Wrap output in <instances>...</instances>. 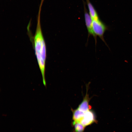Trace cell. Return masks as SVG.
<instances>
[{
  "mask_svg": "<svg viewBox=\"0 0 132 132\" xmlns=\"http://www.w3.org/2000/svg\"><path fill=\"white\" fill-rule=\"evenodd\" d=\"M92 27L93 32L97 36H98L105 43L103 35L106 28L99 19L92 20Z\"/></svg>",
  "mask_w": 132,
  "mask_h": 132,
  "instance_id": "cell-2",
  "label": "cell"
},
{
  "mask_svg": "<svg viewBox=\"0 0 132 132\" xmlns=\"http://www.w3.org/2000/svg\"><path fill=\"white\" fill-rule=\"evenodd\" d=\"M41 12H38L37 25L34 37L35 53L42 76L43 84L46 86L45 77L46 50L45 44L42 33L40 23Z\"/></svg>",
  "mask_w": 132,
  "mask_h": 132,
  "instance_id": "cell-1",
  "label": "cell"
},
{
  "mask_svg": "<svg viewBox=\"0 0 132 132\" xmlns=\"http://www.w3.org/2000/svg\"><path fill=\"white\" fill-rule=\"evenodd\" d=\"M72 124L74 127L73 132H83L84 131L85 127L80 122L73 121Z\"/></svg>",
  "mask_w": 132,
  "mask_h": 132,
  "instance_id": "cell-8",
  "label": "cell"
},
{
  "mask_svg": "<svg viewBox=\"0 0 132 132\" xmlns=\"http://www.w3.org/2000/svg\"><path fill=\"white\" fill-rule=\"evenodd\" d=\"M87 92L86 95L84 98L82 102L79 105L78 109L84 112L89 110L91 107L89 105V102L90 98L87 93L88 89H87Z\"/></svg>",
  "mask_w": 132,
  "mask_h": 132,
  "instance_id": "cell-5",
  "label": "cell"
},
{
  "mask_svg": "<svg viewBox=\"0 0 132 132\" xmlns=\"http://www.w3.org/2000/svg\"><path fill=\"white\" fill-rule=\"evenodd\" d=\"M83 3L84 8V15L85 20L86 27L88 32V37L91 35H92L95 40V43H96L97 36L94 33L92 29V20L91 17L89 13L88 12L86 8L85 2L83 0Z\"/></svg>",
  "mask_w": 132,
  "mask_h": 132,
  "instance_id": "cell-3",
  "label": "cell"
},
{
  "mask_svg": "<svg viewBox=\"0 0 132 132\" xmlns=\"http://www.w3.org/2000/svg\"><path fill=\"white\" fill-rule=\"evenodd\" d=\"M73 113L72 119L74 121L79 122L83 118L85 112L82 111L78 109L75 110L72 109Z\"/></svg>",
  "mask_w": 132,
  "mask_h": 132,
  "instance_id": "cell-7",
  "label": "cell"
},
{
  "mask_svg": "<svg viewBox=\"0 0 132 132\" xmlns=\"http://www.w3.org/2000/svg\"><path fill=\"white\" fill-rule=\"evenodd\" d=\"M97 121L96 116L94 111L90 110L85 112L84 117L80 121L81 123L85 127Z\"/></svg>",
  "mask_w": 132,
  "mask_h": 132,
  "instance_id": "cell-4",
  "label": "cell"
},
{
  "mask_svg": "<svg viewBox=\"0 0 132 132\" xmlns=\"http://www.w3.org/2000/svg\"><path fill=\"white\" fill-rule=\"evenodd\" d=\"M86 0L89 10V13L92 20L99 19L96 11L89 0Z\"/></svg>",
  "mask_w": 132,
  "mask_h": 132,
  "instance_id": "cell-6",
  "label": "cell"
}]
</instances>
